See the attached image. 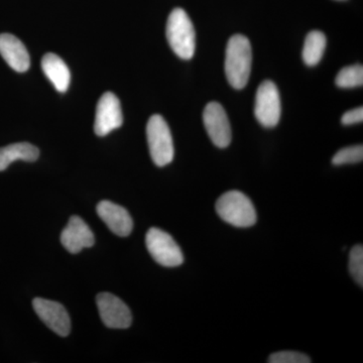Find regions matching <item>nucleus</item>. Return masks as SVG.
Here are the masks:
<instances>
[{
    "label": "nucleus",
    "mask_w": 363,
    "mask_h": 363,
    "mask_svg": "<svg viewBox=\"0 0 363 363\" xmlns=\"http://www.w3.org/2000/svg\"><path fill=\"white\" fill-rule=\"evenodd\" d=\"M252 51L250 40L242 35H234L226 48L225 73L234 89H243L252 72Z\"/></svg>",
    "instance_id": "nucleus-1"
},
{
    "label": "nucleus",
    "mask_w": 363,
    "mask_h": 363,
    "mask_svg": "<svg viewBox=\"0 0 363 363\" xmlns=\"http://www.w3.org/2000/svg\"><path fill=\"white\" fill-rule=\"evenodd\" d=\"M166 33L169 47L179 58H193L196 49L195 28L184 9H175L169 14Z\"/></svg>",
    "instance_id": "nucleus-2"
},
{
    "label": "nucleus",
    "mask_w": 363,
    "mask_h": 363,
    "mask_svg": "<svg viewBox=\"0 0 363 363\" xmlns=\"http://www.w3.org/2000/svg\"><path fill=\"white\" fill-rule=\"evenodd\" d=\"M216 211L221 219L240 228L255 225L257 211L250 198L240 191H229L217 200Z\"/></svg>",
    "instance_id": "nucleus-3"
},
{
    "label": "nucleus",
    "mask_w": 363,
    "mask_h": 363,
    "mask_svg": "<svg viewBox=\"0 0 363 363\" xmlns=\"http://www.w3.org/2000/svg\"><path fill=\"white\" fill-rule=\"evenodd\" d=\"M147 138L150 157L157 167H164L174 160L173 138L164 117L155 114L147 125Z\"/></svg>",
    "instance_id": "nucleus-4"
},
{
    "label": "nucleus",
    "mask_w": 363,
    "mask_h": 363,
    "mask_svg": "<svg viewBox=\"0 0 363 363\" xmlns=\"http://www.w3.org/2000/svg\"><path fill=\"white\" fill-rule=\"evenodd\" d=\"M145 245L152 259L161 266L175 267L183 264V252L178 243L161 229L150 228L145 236Z\"/></svg>",
    "instance_id": "nucleus-5"
},
{
    "label": "nucleus",
    "mask_w": 363,
    "mask_h": 363,
    "mask_svg": "<svg viewBox=\"0 0 363 363\" xmlns=\"http://www.w3.org/2000/svg\"><path fill=\"white\" fill-rule=\"evenodd\" d=\"M255 116L264 128H274L281 118V97L278 87L272 81L259 85L255 95Z\"/></svg>",
    "instance_id": "nucleus-6"
},
{
    "label": "nucleus",
    "mask_w": 363,
    "mask_h": 363,
    "mask_svg": "<svg viewBox=\"0 0 363 363\" xmlns=\"http://www.w3.org/2000/svg\"><path fill=\"white\" fill-rule=\"evenodd\" d=\"M203 121L212 143L225 149L231 143V128L223 107L218 102H210L205 107Z\"/></svg>",
    "instance_id": "nucleus-7"
},
{
    "label": "nucleus",
    "mask_w": 363,
    "mask_h": 363,
    "mask_svg": "<svg viewBox=\"0 0 363 363\" xmlns=\"http://www.w3.org/2000/svg\"><path fill=\"white\" fill-rule=\"evenodd\" d=\"M123 123L121 102L116 94L106 92L97 104L94 131L98 136L109 135L112 130L121 128Z\"/></svg>",
    "instance_id": "nucleus-8"
},
{
    "label": "nucleus",
    "mask_w": 363,
    "mask_h": 363,
    "mask_svg": "<svg viewBox=\"0 0 363 363\" xmlns=\"http://www.w3.org/2000/svg\"><path fill=\"white\" fill-rule=\"evenodd\" d=\"M96 303L100 317L105 326L112 329H126L133 322L130 308L121 298L109 293L97 296Z\"/></svg>",
    "instance_id": "nucleus-9"
},
{
    "label": "nucleus",
    "mask_w": 363,
    "mask_h": 363,
    "mask_svg": "<svg viewBox=\"0 0 363 363\" xmlns=\"http://www.w3.org/2000/svg\"><path fill=\"white\" fill-rule=\"evenodd\" d=\"M33 307L40 319L52 331L62 337H66L71 331V320L63 305L51 300L37 298L33 301Z\"/></svg>",
    "instance_id": "nucleus-10"
},
{
    "label": "nucleus",
    "mask_w": 363,
    "mask_h": 363,
    "mask_svg": "<svg viewBox=\"0 0 363 363\" xmlns=\"http://www.w3.org/2000/svg\"><path fill=\"white\" fill-rule=\"evenodd\" d=\"M61 242L69 252L78 253L83 248L94 245V234L82 218L72 216L68 225L61 234Z\"/></svg>",
    "instance_id": "nucleus-11"
},
{
    "label": "nucleus",
    "mask_w": 363,
    "mask_h": 363,
    "mask_svg": "<svg viewBox=\"0 0 363 363\" xmlns=\"http://www.w3.org/2000/svg\"><path fill=\"white\" fill-rule=\"evenodd\" d=\"M97 214L112 233L121 238H126L133 231V218L128 210L119 205L111 201H101L97 205Z\"/></svg>",
    "instance_id": "nucleus-12"
},
{
    "label": "nucleus",
    "mask_w": 363,
    "mask_h": 363,
    "mask_svg": "<svg viewBox=\"0 0 363 363\" xmlns=\"http://www.w3.org/2000/svg\"><path fill=\"white\" fill-rule=\"evenodd\" d=\"M0 55L9 66L18 73H25L30 69V58L28 50L21 40L11 33L0 35Z\"/></svg>",
    "instance_id": "nucleus-13"
},
{
    "label": "nucleus",
    "mask_w": 363,
    "mask_h": 363,
    "mask_svg": "<svg viewBox=\"0 0 363 363\" xmlns=\"http://www.w3.org/2000/svg\"><path fill=\"white\" fill-rule=\"evenodd\" d=\"M42 69L57 91L64 93L68 90L71 81L70 70L59 56L52 52L45 54L42 59Z\"/></svg>",
    "instance_id": "nucleus-14"
},
{
    "label": "nucleus",
    "mask_w": 363,
    "mask_h": 363,
    "mask_svg": "<svg viewBox=\"0 0 363 363\" xmlns=\"http://www.w3.org/2000/svg\"><path fill=\"white\" fill-rule=\"evenodd\" d=\"M40 150L28 143H18L0 149V172L4 171L14 161L21 160L35 162L39 159Z\"/></svg>",
    "instance_id": "nucleus-15"
},
{
    "label": "nucleus",
    "mask_w": 363,
    "mask_h": 363,
    "mask_svg": "<svg viewBox=\"0 0 363 363\" xmlns=\"http://www.w3.org/2000/svg\"><path fill=\"white\" fill-rule=\"evenodd\" d=\"M326 37L319 30H313L308 33L305 40L304 49H303V60L305 64L309 67L316 66L326 49Z\"/></svg>",
    "instance_id": "nucleus-16"
},
{
    "label": "nucleus",
    "mask_w": 363,
    "mask_h": 363,
    "mask_svg": "<svg viewBox=\"0 0 363 363\" xmlns=\"http://www.w3.org/2000/svg\"><path fill=\"white\" fill-rule=\"evenodd\" d=\"M336 85L340 88H355L363 84L362 65L348 66L339 72L335 79Z\"/></svg>",
    "instance_id": "nucleus-17"
},
{
    "label": "nucleus",
    "mask_w": 363,
    "mask_h": 363,
    "mask_svg": "<svg viewBox=\"0 0 363 363\" xmlns=\"http://www.w3.org/2000/svg\"><path fill=\"white\" fill-rule=\"evenodd\" d=\"M363 147L360 145H352V147H344L334 155L332 159V164L335 166H342L346 164H355L362 162Z\"/></svg>",
    "instance_id": "nucleus-18"
},
{
    "label": "nucleus",
    "mask_w": 363,
    "mask_h": 363,
    "mask_svg": "<svg viewBox=\"0 0 363 363\" xmlns=\"http://www.w3.org/2000/svg\"><path fill=\"white\" fill-rule=\"evenodd\" d=\"M350 272L352 278L360 286H363V247L355 245L350 255Z\"/></svg>",
    "instance_id": "nucleus-19"
},
{
    "label": "nucleus",
    "mask_w": 363,
    "mask_h": 363,
    "mask_svg": "<svg viewBox=\"0 0 363 363\" xmlns=\"http://www.w3.org/2000/svg\"><path fill=\"white\" fill-rule=\"evenodd\" d=\"M267 362L271 363H310L312 362L311 358L304 353L297 352V351H281L276 352L269 357Z\"/></svg>",
    "instance_id": "nucleus-20"
},
{
    "label": "nucleus",
    "mask_w": 363,
    "mask_h": 363,
    "mask_svg": "<svg viewBox=\"0 0 363 363\" xmlns=\"http://www.w3.org/2000/svg\"><path fill=\"white\" fill-rule=\"evenodd\" d=\"M362 107H357V108L352 109V111L345 112V113L343 114L342 118H341V123H342L344 125H352V124L362 123Z\"/></svg>",
    "instance_id": "nucleus-21"
}]
</instances>
